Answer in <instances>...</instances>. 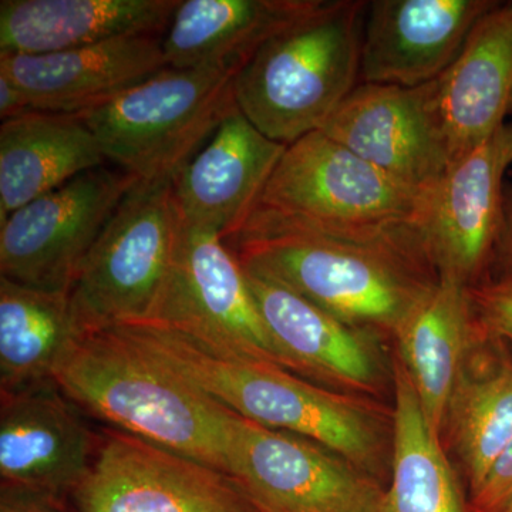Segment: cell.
I'll return each mask as SVG.
<instances>
[{
  "mask_svg": "<svg viewBox=\"0 0 512 512\" xmlns=\"http://www.w3.org/2000/svg\"><path fill=\"white\" fill-rule=\"evenodd\" d=\"M285 144L271 140L237 109L173 180L183 227L217 232L224 241L238 234L254 212Z\"/></svg>",
  "mask_w": 512,
  "mask_h": 512,
  "instance_id": "obj_16",
  "label": "cell"
},
{
  "mask_svg": "<svg viewBox=\"0 0 512 512\" xmlns=\"http://www.w3.org/2000/svg\"><path fill=\"white\" fill-rule=\"evenodd\" d=\"M55 380L0 393L3 487L64 500L93 466L100 434Z\"/></svg>",
  "mask_w": 512,
  "mask_h": 512,
  "instance_id": "obj_13",
  "label": "cell"
},
{
  "mask_svg": "<svg viewBox=\"0 0 512 512\" xmlns=\"http://www.w3.org/2000/svg\"><path fill=\"white\" fill-rule=\"evenodd\" d=\"M53 380L84 413L111 429L227 473L234 412L178 375L123 329L84 333L57 366Z\"/></svg>",
  "mask_w": 512,
  "mask_h": 512,
  "instance_id": "obj_2",
  "label": "cell"
},
{
  "mask_svg": "<svg viewBox=\"0 0 512 512\" xmlns=\"http://www.w3.org/2000/svg\"><path fill=\"white\" fill-rule=\"evenodd\" d=\"M320 131L421 194L436 190L451 165L440 79L359 83Z\"/></svg>",
  "mask_w": 512,
  "mask_h": 512,
  "instance_id": "obj_12",
  "label": "cell"
},
{
  "mask_svg": "<svg viewBox=\"0 0 512 512\" xmlns=\"http://www.w3.org/2000/svg\"><path fill=\"white\" fill-rule=\"evenodd\" d=\"M238 416L329 448L376 477L386 463V423L359 397L330 392L271 363L225 356L154 323L114 326Z\"/></svg>",
  "mask_w": 512,
  "mask_h": 512,
  "instance_id": "obj_3",
  "label": "cell"
},
{
  "mask_svg": "<svg viewBox=\"0 0 512 512\" xmlns=\"http://www.w3.org/2000/svg\"><path fill=\"white\" fill-rule=\"evenodd\" d=\"M84 333L70 291H49L0 276V393L53 380Z\"/></svg>",
  "mask_w": 512,
  "mask_h": 512,
  "instance_id": "obj_25",
  "label": "cell"
},
{
  "mask_svg": "<svg viewBox=\"0 0 512 512\" xmlns=\"http://www.w3.org/2000/svg\"><path fill=\"white\" fill-rule=\"evenodd\" d=\"M147 323L174 330L220 355L292 372L266 329L244 266L217 232L180 224L170 274Z\"/></svg>",
  "mask_w": 512,
  "mask_h": 512,
  "instance_id": "obj_8",
  "label": "cell"
},
{
  "mask_svg": "<svg viewBox=\"0 0 512 512\" xmlns=\"http://www.w3.org/2000/svg\"><path fill=\"white\" fill-rule=\"evenodd\" d=\"M227 474L264 512H387L376 477L315 441L235 413Z\"/></svg>",
  "mask_w": 512,
  "mask_h": 512,
  "instance_id": "obj_9",
  "label": "cell"
},
{
  "mask_svg": "<svg viewBox=\"0 0 512 512\" xmlns=\"http://www.w3.org/2000/svg\"><path fill=\"white\" fill-rule=\"evenodd\" d=\"M440 96L451 164L512 121V0L478 20L440 77Z\"/></svg>",
  "mask_w": 512,
  "mask_h": 512,
  "instance_id": "obj_21",
  "label": "cell"
},
{
  "mask_svg": "<svg viewBox=\"0 0 512 512\" xmlns=\"http://www.w3.org/2000/svg\"><path fill=\"white\" fill-rule=\"evenodd\" d=\"M168 67L163 36H126L47 55L0 53V73L18 84L30 107L79 114L146 82Z\"/></svg>",
  "mask_w": 512,
  "mask_h": 512,
  "instance_id": "obj_17",
  "label": "cell"
},
{
  "mask_svg": "<svg viewBox=\"0 0 512 512\" xmlns=\"http://www.w3.org/2000/svg\"><path fill=\"white\" fill-rule=\"evenodd\" d=\"M235 77L165 67L77 116L92 130L107 163L138 181L174 180L238 109Z\"/></svg>",
  "mask_w": 512,
  "mask_h": 512,
  "instance_id": "obj_5",
  "label": "cell"
},
{
  "mask_svg": "<svg viewBox=\"0 0 512 512\" xmlns=\"http://www.w3.org/2000/svg\"><path fill=\"white\" fill-rule=\"evenodd\" d=\"M498 0H373L367 6L360 83L420 86L440 79Z\"/></svg>",
  "mask_w": 512,
  "mask_h": 512,
  "instance_id": "obj_15",
  "label": "cell"
},
{
  "mask_svg": "<svg viewBox=\"0 0 512 512\" xmlns=\"http://www.w3.org/2000/svg\"><path fill=\"white\" fill-rule=\"evenodd\" d=\"M367 6L322 0L245 64L235 77V100L261 133L291 146L325 127L360 83Z\"/></svg>",
  "mask_w": 512,
  "mask_h": 512,
  "instance_id": "obj_4",
  "label": "cell"
},
{
  "mask_svg": "<svg viewBox=\"0 0 512 512\" xmlns=\"http://www.w3.org/2000/svg\"><path fill=\"white\" fill-rule=\"evenodd\" d=\"M512 501V439L471 493L468 512H501Z\"/></svg>",
  "mask_w": 512,
  "mask_h": 512,
  "instance_id": "obj_28",
  "label": "cell"
},
{
  "mask_svg": "<svg viewBox=\"0 0 512 512\" xmlns=\"http://www.w3.org/2000/svg\"><path fill=\"white\" fill-rule=\"evenodd\" d=\"M504 349V340L480 320L447 403L443 434L463 463L471 493L512 439V357Z\"/></svg>",
  "mask_w": 512,
  "mask_h": 512,
  "instance_id": "obj_24",
  "label": "cell"
},
{
  "mask_svg": "<svg viewBox=\"0 0 512 512\" xmlns=\"http://www.w3.org/2000/svg\"><path fill=\"white\" fill-rule=\"evenodd\" d=\"M70 498L77 512H264L224 471L109 427Z\"/></svg>",
  "mask_w": 512,
  "mask_h": 512,
  "instance_id": "obj_11",
  "label": "cell"
},
{
  "mask_svg": "<svg viewBox=\"0 0 512 512\" xmlns=\"http://www.w3.org/2000/svg\"><path fill=\"white\" fill-rule=\"evenodd\" d=\"M429 200L313 131L286 148L254 212L311 227L421 225Z\"/></svg>",
  "mask_w": 512,
  "mask_h": 512,
  "instance_id": "obj_7",
  "label": "cell"
},
{
  "mask_svg": "<svg viewBox=\"0 0 512 512\" xmlns=\"http://www.w3.org/2000/svg\"><path fill=\"white\" fill-rule=\"evenodd\" d=\"M0 512H72L63 500L20 488L0 487Z\"/></svg>",
  "mask_w": 512,
  "mask_h": 512,
  "instance_id": "obj_30",
  "label": "cell"
},
{
  "mask_svg": "<svg viewBox=\"0 0 512 512\" xmlns=\"http://www.w3.org/2000/svg\"><path fill=\"white\" fill-rule=\"evenodd\" d=\"M181 0H2L0 53L47 55L126 36H164Z\"/></svg>",
  "mask_w": 512,
  "mask_h": 512,
  "instance_id": "obj_20",
  "label": "cell"
},
{
  "mask_svg": "<svg viewBox=\"0 0 512 512\" xmlns=\"http://www.w3.org/2000/svg\"><path fill=\"white\" fill-rule=\"evenodd\" d=\"M28 111L33 110L26 94L12 79L0 73V119H13Z\"/></svg>",
  "mask_w": 512,
  "mask_h": 512,
  "instance_id": "obj_31",
  "label": "cell"
},
{
  "mask_svg": "<svg viewBox=\"0 0 512 512\" xmlns=\"http://www.w3.org/2000/svg\"><path fill=\"white\" fill-rule=\"evenodd\" d=\"M178 232L173 180L137 181L70 288L83 333L150 322L170 274Z\"/></svg>",
  "mask_w": 512,
  "mask_h": 512,
  "instance_id": "obj_6",
  "label": "cell"
},
{
  "mask_svg": "<svg viewBox=\"0 0 512 512\" xmlns=\"http://www.w3.org/2000/svg\"><path fill=\"white\" fill-rule=\"evenodd\" d=\"M137 181L103 165L10 214L0 224V276L33 288L70 291L111 215Z\"/></svg>",
  "mask_w": 512,
  "mask_h": 512,
  "instance_id": "obj_10",
  "label": "cell"
},
{
  "mask_svg": "<svg viewBox=\"0 0 512 512\" xmlns=\"http://www.w3.org/2000/svg\"><path fill=\"white\" fill-rule=\"evenodd\" d=\"M107 164L77 114L28 111L0 126V224L60 185Z\"/></svg>",
  "mask_w": 512,
  "mask_h": 512,
  "instance_id": "obj_23",
  "label": "cell"
},
{
  "mask_svg": "<svg viewBox=\"0 0 512 512\" xmlns=\"http://www.w3.org/2000/svg\"><path fill=\"white\" fill-rule=\"evenodd\" d=\"M225 242L248 271L372 333L394 336L439 281L419 222L311 227L254 212Z\"/></svg>",
  "mask_w": 512,
  "mask_h": 512,
  "instance_id": "obj_1",
  "label": "cell"
},
{
  "mask_svg": "<svg viewBox=\"0 0 512 512\" xmlns=\"http://www.w3.org/2000/svg\"><path fill=\"white\" fill-rule=\"evenodd\" d=\"M481 323L495 336L512 346V284L488 279L471 288Z\"/></svg>",
  "mask_w": 512,
  "mask_h": 512,
  "instance_id": "obj_27",
  "label": "cell"
},
{
  "mask_svg": "<svg viewBox=\"0 0 512 512\" xmlns=\"http://www.w3.org/2000/svg\"><path fill=\"white\" fill-rule=\"evenodd\" d=\"M488 268L494 271L493 279L512 284V185L505 187L503 218Z\"/></svg>",
  "mask_w": 512,
  "mask_h": 512,
  "instance_id": "obj_29",
  "label": "cell"
},
{
  "mask_svg": "<svg viewBox=\"0 0 512 512\" xmlns=\"http://www.w3.org/2000/svg\"><path fill=\"white\" fill-rule=\"evenodd\" d=\"M478 323L470 286L454 276L439 275L394 333L399 360L416 387L427 424L439 439L448 399Z\"/></svg>",
  "mask_w": 512,
  "mask_h": 512,
  "instance_id": "obj_22",
  "label": "cell"
},
{
  "mask_svg": "<svg viewBox=\"0 0 512 512\" xmlns=\"http://www.w3.org/2000/svg\"><path fill=\"white\" fill-rule=\"evenodd\" d=\"M512 167V121L450 165L431 192L421 222L431 262L439 275L473 288L483 281L501 218L505 174Z\"/></svg>",
  "mask_w": 512,
  "mask_h": 512,
  "instance_id": "obj_14",
  "label": "cell"
},
{
  "mask_svg": "<svg viewBox=\"0 0 512 512\" xmlns=\"http://www.w3.org/2000/svg\"><path fill=\"white\" fill-rule=\"evenodd\" d=\"M501 512H512V501L510 504L507 505V507L504 508Z\"/></svg>",
  "mask_w": 512,
  "mask_h": 512,
  "instance_id": "obj_32",
  "label": "cell"
},
{
  "mask_svg": "<svg viewBox=\"0 0 512 512\" xmlns=\"http://www.w3.org/2000/svg\"><path fill=\"white\" fill-rule=\"evenodd\" d=\"M322 0H181L163 36L168 67L238 74Z\"/></svg>",
  "mask_w": 512,
  "mask_h": 512,
  "instance_id": "obj_19",
  "label": "cell"
},
{
  "mask_svg": "<svg viewBox=\"0 0 512 512\" xmlns=\"http://www.w3.org/2000/svg\"><path fill=\"white\" fill-rule=\"evenodd\" d=\"M392 483L387 512H468L456 474L424 417L419 394L394 360Z\"/></svg>",
  "mask_w": 512,
  "mask_h": 512,
  "instance_id": "obj_26",
  "label": "cell"
},
{
  "mask_svg": "<svg viewBox=\"0 0 512 512\" xmlns=\"http://www.w3.org/2000/svg\"><path fill=\"white\" fill-rule=\"evenodd\" d=\"M245 274L266 329L293 373L357 393L375 392L379 362L372 332L342 322L266 276L248 269Z\"/></svg>",
  "mask_w": 512,
  "mask_h": 512,
  "instance_id": "obj_18",
  "label": "cell"
}]
</instances>
